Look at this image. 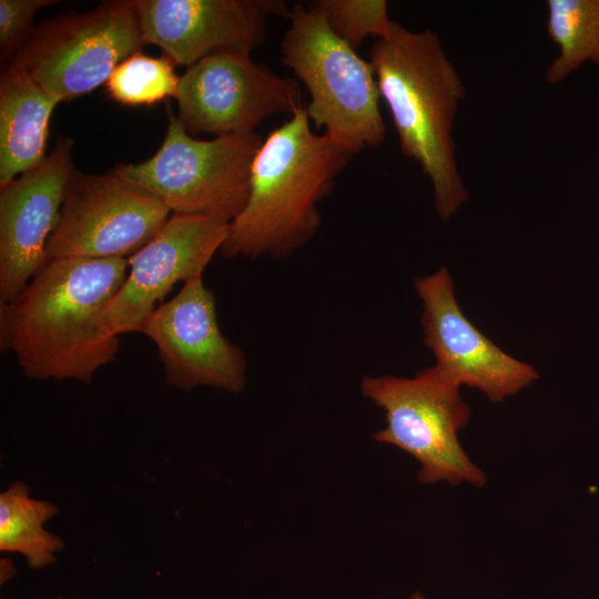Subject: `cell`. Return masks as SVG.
I'll list each match as a JSON object with an SVG mask.
<instances>
[{"instance_id":"d6986e66","label":"cell","mask_w":599,"mask_h":599,"mask_svg":"<svg viewBox=\"0 0 599 599\" xmlns=\"http://www.w3.org/2000/svg\"><path fill=\"white\" fill-rule=\"evenodd\" d=\"M308 6L355 50L369 37L377 40L387 35L393 23L385 0H314Z\"/></svg>"},{"instance_id":"6da1fadb","label":"cell","mask_w":599,"mask_h":599,"mask_svg":"<svg viewBox=\"0 0 599 599\" xmlns=\"http://www.w3.org/2000/svg\"><path fill=\"white\" fill-rule=\"evenodd\" d=\"M126 275V258L47 261L14 300L0 304L1 349L31 379L90 383L119 353L120 336L104 313Z\"/></svg>"},{"instance_id":"277c9868","label":"cell","mask_w":599,"mask_h":599,"mask_svg":"<svg viewBox=\"0 0 599 599\" xmlns=\"http://www.w3.org/2000/svg\"><path fill=\"white\" fill-rule=\"evenodd\" d=\"M281 61L308 91L306 114L317 129L355 155L385 140L374 68L338 38L308 4L290 9Z\"/></svg>"},{"instance_id":"4fadbf2b","label":"cell","mask_w":599,"mask_h":599,"mask_svg":"<svg viewBox=\"0 0 599 599\" xmlns=\"http://www.w3.org/2000/svg\"><path fill=\"white\" fill-rule=\"evenodd\" d=\"M145 43L175 65L222 52L250 53L265 40L270 16L287 19L282 0H133Z\"/></svg>"},{"instance_id":"e0dca14e","label":"cell","mask_w":599,"mask_h":599,"mask_svg":"<svg viewBox=\"0 0 599 599\" xmlns=\"http://www.w3.org/2000/svg\"><path fill=\"white\" fill-rule=\"evenodd\" d=\"M547 10V33L558 54L545 79L558 84L583 63H599V0H548Z\"/></svg>"},{"instance_id":"9a60e30c","label":"cell","mask_w":599,"mask_h":599,"mask_svg":"<svg viewBox=\"0 0 599 599\" xmlns=\"http://www.w3.org/2000/svg\"><path fill=\"white\" fill-rule=\"evenodd\" d=\"M59 103L26 72L7 65L0 78V187L44 161Z\"/></svg>"},{"instance_id":"30bf717a","label":"cell","mask_w":599,"mask_h":599,"mask_svg":"<svg viewBox=\"0 0 599 599\" xmlns=\"http://www.w3.org/2000/svg\"><path fill=\"white\" fill-rule=\"evenodd\" d=\"M156 347L165 380L191 390L213 386L237 394L245 387L246 358L221 331L213 292L196 276L160 304L141 332Z\"/></svg>"},{"instance_id":"2e32d148","label":"cell","mask_w":599,"mask_h":599,"mask_svg":"<svg viewBox=\"0 0 599 599\" xmlns=\"http://www.w3.org/2000/svg\"><path fill=\"white\" fill-rule=\"evenodd\" d=\"M58 512L54 504L32 498L24 483H12L0 494V550L21 554L34 570L52 565L64 541L43 525Z\"/></svg>"},{"instance_id":"5bb4252c","label":"cell","mask_w":599,"mask_h":599,"mask_svg":"<svg viewBox=\"0 0 599 599\" xmlns=\"http://www.w3.org/2000/svg\"><path fill=\"white\" fill-rule=\"evenodd\" d=\"M60 136L44 161L0 187V304L14 300L47 263L74 166Z\"/></svg>"},{"instance_id":"ba28073f","label":"cell","mask_w":599,"mask_h":599,"mask_svg":"<svg viewBox=\"0 0 599 599\" xmlns=\"http://www.w3.org/2000/svg\"><path fill=\"white\" fill-rule=\"evenodd\" d=\"M170 212L116 167L103 174L74 169L48 242V261L128 258L156 235Z\"/></svg>"},{"instance_id":"603a6c76","label":"cell","mask_w":599,"mask_h":599,"mask_svg":"<svg viewBox=\"0 0 599 599\" xmlns=\"http://www.w3.org/2000/svg\"><path fill=\"white\" fill-rule=\"evenodd\" d=\"M54 599H63V598H61V597H57V598H54Z\"/></svg>"},{"instance_id":"9c48e42d","label":"cell","mask_w":599,"mask_h":599,"mask_svg":"<svg viewBox=\"0 0 599 599\" xmlns=\"http://www.w3.org/2000/svg\"><path fill=\"white\" fill-rule=\"evenodd\" d=\"M175 99L177 118L191 135L252 133L266 119L303 108L296 79L237 51L216 52L187 67Z\"/></svg>"},{"instance_id":"44dd1931","label":"cell","mask_w":599,"mask_h":599,"mask_svg":"<svg viewBox=\"0 0 599 599\" xmlns=\"http://www.w3.org/2000/svg\"><path fill=\"white\" fill-rule=\"evenodd\" d=\"M14 577V566L13 562L8 559H1L0 568V583L3 585L8 580Z\"/></svg>"},{"instance_id":"7402d4cb","label":"cell","mask_w":599,"mask_h":599,"mask_svg":"<svg viewBox=\"0 0 599 599\" xmlns=\"http://www.w3.org/2000/svg\"><path fill=\"white\" fill-rule=\"evenodd\" d=\"M408 599H426L419 591L414 592Z\"/></svg>"},{"instance_id":"7c38bea8","label":"cell","mask_w":599,"mask_h":599,"mask_svg":"<svg viewBox=\"0 0 599 599\" xmlns=\"http://www.w3.org/2000/svg\"><path fill=\"white\" fill-rule=\"evenodd\" d=\"M230 223L199 215L172 214L143 247L126 258L128 275L110 301L104 319L120 336L142 325L177 282L203 272L221 251Z\"/></svg>"},{"instance_id":"8992f818","label":"cell","mask_w":599,"mask_h":599,"mask_svg":"<svg viewBox=\"0 0 599 599\" xmlns=\"http://www.w3.org/2000/svg\"><path fill=\"white\" fill-rule=\"evenodd\" d=\"M459 387L435 366L413 378L366 376L361 383L362 395L384 412L386 426L373 438L416 458L422 484L445 480L453 486L469 483L483 487L487 481L458 439L470 418Z\"/></svg>"},{"instance_id":"5b68a950","label":"cell","mask_w":599,"mask_h":599,"mask_svg":"<svg viewBox=\"0 0 599 599\" xmlns=\"http://www.w3.org/2000/svg\"><path fill=\"white\" fill-rule=\"evenodd\" d=\"M263 139L252 132L197 140L170 111L159 150L143 162L115 167L173 214L231 223L246 204L252 162Z\"/></svg>"},{"instance_id":"8fae6325","label":"cell","mask_w":599,"mask_h":599,"mask_svg":"<svg viewBox=\"0 0 599 599\" xmlns=\"http://www.w3.org/2000/svg\"><path fill=\"white\" fill-rule=\"evenodd\" d=\"M414 288L424 307V343L436 358L435 367L453 383L501 403L539 378L534 366L508 355L468 321L446 267L417 277Z\"/></svg>"},{"instance_id":"ac0fdd59","label":"cell","mask_w":599,"mask_h":599,"mask_svg":"<svg viewBox=\"0 0 599 599\" xmlns=\"http://www.w3.org/2000/svg\"><path fill=\"white\" fill-rule=\"evenodd\" d=\"M166 55L138 51L123 60L105 82L109 97L126 106H150L176 97L180 77Z\"/></svg>"},{"instance_id":"3957f363","label":"cell","mask_w":599,"mask_h":599,"mask_svg":"<svg viewBox=\"0 0 599 599\" xmlns=\"http://www.w3.org/2000/svg\"><path fill=\"white\" fill-rule=\"evenodd\" d=\"M369 62L400 150L429 179L435 210L446 222L469 200L453 136L466 97L464 82L434 31H414L396 21L374 41Z\"/></svg>"},{"instance_id":"52a82bcc","label":"cell","mask_w":599,"mask_h":599,"mask_svg":"<svg viewBox=\"0 0 599 599\" xmlns=\"http://www.w3.org/2000/svg\"><path fill=\"white\" fill-rule=\"evenodd\" d=\"M144 44L133 0L104 1L88 12L43 21L8 65L63 102L105 83Z\"/></svg>"},{"instance_id":"7a4b0ae2","label":"cell","mask_w":599,"mask_h":599,"mask_svg":"<svg viewBox=\"0 0 599 599\" xmlns=\"http://www.w3.org/2000/svg\"><path fill=\"white\" fill-rule=\"evenodd\" d=\"M354 153L328 134H316L304 108L263 139L251 166L250 192L230 223L226 257L284 258L321 226L318 204Z\"/></svg>"},{"instance_id":"ffe728a7","label":"cell","mask_w":599,"mask_h":599,"mask_svg":"<svg viewBox=\"0 0 599 599\" xmlns=\"http://www.w3.org/2000/svg\"><path fill=\"white\" fill-rule=\"evenodd\" d=\"M57 3L54 0H0V58H14L31 35L35 12Z\"/></svg>"}]
</instances>
